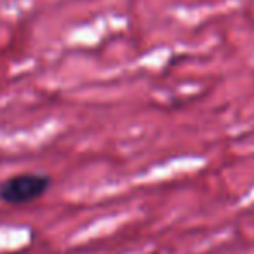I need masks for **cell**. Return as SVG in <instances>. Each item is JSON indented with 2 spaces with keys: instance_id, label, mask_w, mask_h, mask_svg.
<instances>
[{
  "instance_id": "cell-1",
  "label": "cell",
  "mask_w": 254,
  "mask_h": 254,
  "mask_svg": "<svg viewBox=\"0 0 254 254\" xmlns=\"http://www.w3.org/2000/svg\"><path fill=\"white\" fill-rule=\"evenodd\" d=\"M51 176L23 173L11 176L0 183V200L5 204L23 205L40 198L51 188Z\"/></svg>"
}]
</instances>
